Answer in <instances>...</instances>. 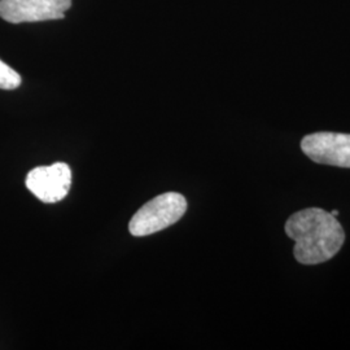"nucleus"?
<instances>
[{"label":"nucleus","instance_id":"1","mask_svg":"<svg viewBox=\"0 0 350 350\" xmlns=\"http://www.w3.org/2000/svg\"><path fill=\"white\" fill-rule=\"evenodd\" d=\"M286 234L295 240L293 254L302 265L331 260L345 241V232L336 217L321 208L292 214L286 224Z\"/></svg>","mask_w":350,"mask_h":350},{"label":"nucleus","instance_id":"2","mask_svg":"<svg viewBox=\"0 0 350 350\" xmlns=\"http://www.w3.org/2000/svg\"><path fill=\"white\" fill-rule=\"evenodd\" d=\"M187 211V200L178 192H166L143 205L129 224L134 237H147L176 224Z\"/></svg>","mask_w":350,"mask_h":350},{"label":"nucleus","instance_id":"3","mask_svg":"<svg viewBox=\"0 0 350 350\" xmlns=\"http://www.w3.org/2000/svg\"><path fill=\"white\" fill-rule=\"evenodd\" d=\"M72 0H0V17L11 24L62 20Z\"/></svg>","mask_w":350,"mask_h":350},{"label":"nucleus","instance_id":"4","mask_svg":"<svg viewBox=\"0 0 350 350\" xmlns=\"http://www.w3.org/2000/svg\"><path fill=\"white\" fill-rule=\"evenodd\" d=\"M301 150L314 163L350 167V134H310L301 140Z\"/></svg>","mask_w":350,"mask_h":350},{"label":"nucleus","instance_id":"5","mask_svg":"<svg viewBox=\"0 0 350 350\" xmlns=\"http://www.w3.org/2000/svg\"><path fill=\"white\" fill-rule=\"evenodd\" d=\"M72 185L70 167L64 163L34 167L26 176V187L43 202H57L68 195Z\"/></svg>","mask_w":350,"mask_h":350},{"label":"nucleus","instance_id":"6","mask_svg":"<svg viewBox=\"0 0 350 350\" xmlns=\"http://www.w3.org/2000/svg\"><path fill=\"white\" fill-rule=\"evenodd\" d=\"M21 85V77L8 66L4 62L0 60V88L1 90H14Z\"/></svg>","mask_w":350,"mask_h":350},{"label":"nucleus","instance_id":"7","mask_svg":"<svg viewBox=\"0 0 350 350\" xmlns=\"http://www.w3.org/2000/svg\"><path fill=\"white\" fill-rule=\"evenodd\" d=\"M331 214H332V215H334V217H338V211H332V212H331Z\"/></svg>","mask_w":350,"mask_h":350}]
</instances>
